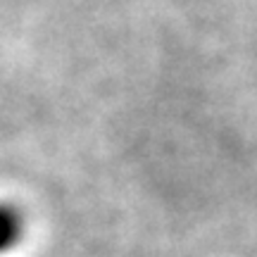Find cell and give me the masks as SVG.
Wrapping results in <instances>:
<instances>
[{"label": "cell", "mask_w": 257, "mask_h": 257, "mask_svg": "<svg viewBox=\"0 0 257 257\" xmlns=\"http://www.w3.org/2000/svg\"><path fill=\"white\" fill-rule=\"evenodd\" d=\"M29 217L24 207L12 200H0V257L19 250L27 240Z\"/></svg>", "instance_id": "6da1fadb"}]
</instances>
